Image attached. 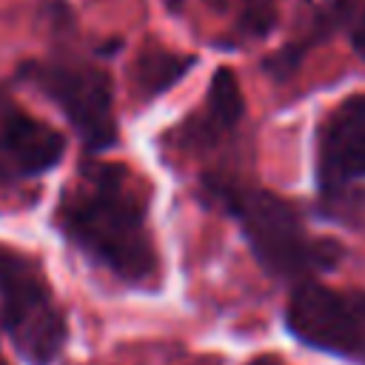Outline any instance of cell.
Returning <instances> with one entry per match:
<instances>
[{
  "instance_id": "1",
  "label": "cell",
  "mask_w": 365,
  "mask_h": 365,
  "mask_svg": "<svg viewBox=\"0 0 365 365\" xmlns=\"http://www.w3.org/2000/svg\"><path fill=\"white\" fill-rule=\"evenodd\" d=\"M54 225L91 265L120 282H154L160 254L148 225V191L131 168L86 163L63 188Z\"/></svg>"
},
{
  "instance_id": "2",
  "label": "cell",
  "mask_w": 365,
  "mask_h": 365,
  "mask_svg": "<svg viewBox=\"0 0 365 365\" xmlns=\"http://www.w3.org/2000/svg\"><path fill=\"white\" fill-rule=\"evenodd\" d=\"M205 191L234 217L248 248L268 274L302 285L314 274L336 265L342 254L339 245L314 237L299 211L279 194L228 180H208Z\"/></svg>"
},
{
  "instance_id": "3",
  "label": "cell",
  "mask_w": 365,
  "mask_h": 365,
  "mask_svg": "<svg viewBox=\"0 0 365 365\" xmlns=\"http://www.w3.org/2000/svg\"><path fill=\"white\" fill-rule=\"evenodd\" d=\"M0 322L29 365H51L63 354L68 325L43 265L9 245H0Z\"/></svg>"
},
{
  "instance_id": "4",
  "label": "cell",
  "mask_w": 365,
  "mask_h": 365,
  "mask_svg": "<svg viewBox=\"0 0 365 365\" xmlns=\"http://www.w3.org/2000/svg\"><path fill=\"white\" fill-rule=\"evenodd\" d=\"M26 77L54 100L88 151L108 148L117 140L114 88L100 66L74 57H46L31 60Z\"/></svg>"
},
{
  "instance_id": "5",
  "label": "cell",
  "mask_w": 365,
  "mask_h": 365,
  "mask_svg": "<svg viewBox=\"0 0 365 365\" xmlns=\"http://www.w3.org/2000/svg\"><path fill=\"white\" fill-rule=\"evenodd\" d=\"M285 325L311 348L365 362V291L302 282L288 297Z\"/></svg>"
},
{
  "instance_id": "6",
  "label": "cell",
  "mask_w": 365,
  "mask_h": 365,
  "mask_svg": "<svg viewBox=\"0 0 365 365\" xmlns=\"http://www.w3.org/2000/svg\"><path fill=\"white\" fill-rule=\"evenodd\" d=\"M317 185L325 197H342L365 180V94L342 100L317 128Z\"/></svg>"
},
{
  "instance_id": "7",
  "label": "cell",
  "mask_w": 365,
  "mask_h": 365,
  "mask_svg": "<svg viewBox=\"0 0 365 365\" xmlns=\"http://www.w3.org/2000/svg\"><path fill=\"white\" fill-rule=\"evenodd\" d=\"M63 134L0 88V185L43 177L63 160Z\"/></svg>"
},
{
  "instance_id": "8",
  "label": "cell",
  "mask_w": 365,
  "mask_h": 365,
  "mask_svg": "<svg viewBox=\"0 0 365 365\" xmlns=\"http://www.w3.org/2000/svg\"><path fill=\"white\" fill-rule=\"evenodd\" d=\"M242 117V91L231 68H217L205 94V106L194 114L191 125H185L191 143L194 140H220L237 128Z\"/></svg>"
},
{
  "instance_id": "9",
  "label": "cell",
  "mask_w": 365,
  "mask_h": 365,
  "mask_svg": "<svg viewBox=\"0 0 365 365\" xmlns=\"http://www.w3.org/2000/svg\"><path fill=\"white\" fill-rule=\"evenodd\" d=\"M208 6L234 20L240 34H265L274 23V0H208Z\"/></svg>"
},
{
  "instance_id": "10",
  "label": "cell",
  "mask_w": 365,
  "mask_h": 365,
  "mask_svg": "<svg viewBox=\"0 0 365 365\" xmlns=\"http://www.w3.org/2000/svg\"><path fill=\"white\" fill-rule=\"evenodd\" d=\"M191 66L188 57H177V54H148L143 57L140 66V86L145 94H160L163 88H168L177 77L185 74V68Z\"/></svg>"
},
{
  "instance_id": "11",
  "label": "cell",
  "mask_w": 365,
  "mask_h": 365,
  "mask_svg": "<svg viewBox=\"0 0 365 365\" xmlns=\"http://www.w3.org/2000/svg\"><path fill=\"white\" fill-rule=\"evenodd\" d=\"M336 20L348 34L351 48L365 63V0H336L334 3Z\"/></svg>"
},
{
  "instance_id": "12",
  "label": "cell",
  "mask_w": 365,
  "mask_h": 365,
  "mask_svg": "<svg viewBox=\"0 0 365 365\" xmlns=\"http://www.w3.org/2000/svg\"><path fill=\"white\" fill-rule=\"evenodd\" d=\"M245 365H285V362H279L277 356H268V354H262V356H254V359H248Z\"/></svg>"
},
{
  "instance_id": "13",
  "label": "cell",
  "mask_w": 365,
  "mask_h": 365,
  "mask_svg": "<svg viewBox=\"0 0 365 365\" xmlns=\"http://www.w3.org/2000/svg\"><path fill=\"white\" fill-rule=\"evenodd\" d=\"M0 365H9V362H6V359H3V356H0Z\"/></svg>"
}]
</instances>
